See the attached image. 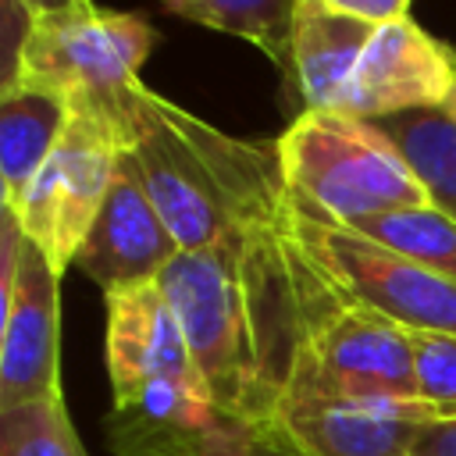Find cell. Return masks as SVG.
I'll use <instances>...</instances> for the list:
<instances>
[{
    "label": "cell",
    "instance_id": "obj_19",
    "mask_svg": "<svg viewBox=\"0 0 456 456\" xmlns=\"http://www.w3.org/2000/svg\"><path fill=\"white\" fill-rule=\"evenodd\" d=\"M0 456H89L68 417L64 392L0 410Z\"/></svg>",
    "mask_w": 456,
    "mask_h": 456
},
{
    "label": "cell",
    "instance_id": "obj_21",
    "mask_svg": "<svg viewBox=\"0 0 456 456\" xmlns=\"http://www.w3.org/2000/svg\"><path fill=\"white\" fill-rule=\"evenodd\" d=\"M36 14L21 0H0V93L14 89Z\"/></svg>",
    "mask_w": 456,
    "mask_h": 456
},
{
    "label": "cell",
    "instance_id": "obj_25",
    "mask_svg": "<svg viewBox=\"0 0 456 456\" xmlns=\"http://www.w3.org/2000/svg\"><path fill=\"white\" fill-rule=\"evenodd\" d=\"M36 18H43V14H61V11H71V7H78V4H89V0H21Z\"/></svg>",
    "mask_w": 456,
    "mask_h": 456
},
{
    "label": "cell",
    "instance_id": "obj_8",
    "mask_svg": "<svg viewBox=\"0 0 456 456\" xmlns=\"http://www.w3.org/2000/svg\"><path fill=\"white\" fill-rule=\"evenodd\" d=\"M0 410L61 392V274L25 239L0 281Z\"/></svg>",
    "mask_w": 456,
    "mask_h": 456
},
{
    "label": "cell",
    "instance_id": "obj_23",
    "mask_svg": "<svg viewBox=\"0 0 456 456\" xmlns=\"http://www.w3.org/2000/svg\"><path fill=\"white\" fill-rule=\"evenodd\" d=\"M335 14H346V18H360V21H370V25H385V21H399V18H410V0H314Z\"/></svg>",
    "mask_w": 456,
    "mask_h": 456
},
{
    "label": "cell",
    "instance_id": "obj_9",
    "mask_svg": "<svg viewBox=\"0 0 456 456\" xmlns=\"http://www.w3.org/2000/svg\"><path fill=\"white\" fill-rule=\"evenodd\" d=\"M456 82V50L431 39L410 18L374 25L367 39L338 114H353L363 121H381L410 110L445 107Z\"/></svg>",
    "mask_w": 456,
    "mask_h": 456
},
{
    "label": "cell",
    "instance_id": "obj_2",
    "mask_svg": "<svg viewBox=\"0 0 456 456\" xmlns=\"http://www.w3.org/2000/svg\"><path fill=\"white\" fill-rule=\"evenodd\" d=\"M121 157L182 253L207 249L242 228L278 224L289 210L278 139H235L146 86L128 103Z\"/></svg>",
    "mask_w": 456,
    "mask_h": 456
},
{
    "label": "cell",
    "instance_id": "obj_15",
    "mask_svg": "<svg viewBox=\"0 0 456 456\" xmlns=\"http://www.w3.org/2000/svg\"><path fill=\"white\" fill-rule=\"evenodd\" d=\"M71 121V107L39 89L0 93V182L4 203H18Z\"/></svg>",
    "mask_w": 456,
    "mask_h": 456
},
{
    "label": "cell",
    "instance_id": "obj_17",
    "mask_svg": "<svg viewBox=\"0 0 456 456\" xmlns=\"http://www.w3.org/2000/svg\"><path fill=\"white\" fill-rule=\"evenodd\" d=\"M164 11L239 36L260 46L281 71L292 64V28L299 0H160Z\"/></svg>",
    "mask_w": 456,
    "mask_h": 456
},
{
    "label": "cell",
    "instance_id": "obj_20",
    "mask_svg": "<svg viewBox=\"0 0 456 456\" xmlns=\"http://www.w3.org/2000/svg\"><path fill=\"white\" fill-rule=\"evenodd\" d=\"M413 342V378L417 399L438 413V420L456 417V335L410 331Z\"/></svg>",
    "mask_w": 456,
    "mask_h": 456
},
{
    "label": "cell",
    "instance_id": "obj_10",
    "mask_svg": "<svg viewBox=\"0 0 456 456\" xmlns=\"http://www.w3.org/2000/svg\"><path fill=\"white\" fill-rule=\"evenodd\" d=\"M107 303V331L103 356L114 403L139 395L153 381L167 378H200L182 321L157 281L128 285L103 296Z\"/></svg>",
    "mask_w": 456,
    "mask_h": 456
},
{
    "label": "cell",
    "instance_id": "obj_22",
    "mask_svg": "<svg viewBox=\"0 0 456 456\" xmlns=\"http://www.w3.org/2000/svg\"><path fill=\"white\" fill-rule=\"evenodd\" d=\"M200 456H303V452H296L271 428H249V424L228 420L224 431Z\"/></svg>",
    "mask_w": 456,
    "mask_h": 456
},
{
    "label": "cell",
    "instance_id": "obj_16",
    "mask_svg": "<svg viewBox=\"0 0 456 456\" xmlns=\"http://www.w3.org/2000/svg\"><path fill=\"white\" fill-rule=\"evenodd\" d=\"M406 157L413 178L428 192V203L456 221V121L435 110H410L374 121Z\"/></svg>",
    "mask_w": 456,
    "mask_h": 456
},
{
    "label": "cell",
    "instance_id": "obj_13",
    "mask_svg": "<svg viewBox=\"0 0 456 456\" xmlns=\"http://www.w3.org/2000/svg\"><path fill=\"white\" fill-rule=\"evenodd\" d=\"M224 424L203 378H167L110 406L107 442L114 456H200Z\"/></svg>",
    "mask_w": 456,
    "mask_h": 456
},
{
    "label": "cell",
    "instance_id": "obj_4",
    "mask_svg": "<svg viewBox=\"0 0 456 456\" xmlns=\"http://www.w3.org/2000/svg\"><path fill=\"white\" fill-rule=\"evenodd\" d=\"M278 157L289 203L331 224L349 228L360 217L428 203L399 146L353 114L303 110L281 132Z\"/></svg>",
    "mask_w": 456,
    "mask_h": 456
},
{
    "label": "cell",
    "instance_id": "obj_14",
    "mask_svg": "<svg viewBox=\"0 0 456 456\" xmlns=\"http://www.w3.org/2000/svg\"><path fill=\"white\" fill-rule=\"evenodd\" d=\"M370 36H374L370 21L335 14L314 0H299L289 71L306 110L338 114L346 82Z\"/></svg>",
    "mask_w": 456,
    "mask_h": 456
},
{
    "label": "cell",
    "instance_id": "obj_26",
    "mask_svg": "<svg viewBox=\"0 0 456 456\" xmlns=\"http://www.w3.org/2000/svg\"><path fill=\"white\" fill-rule=\"evenodd\" d=\"M442 110H445V114L456 121V82H452V93H449V100H445V107H442Z\"/></svg>",
    "mask_w": 456,
    "mask_h": 456
},
{
    "label": "cell",
    "instance_id": "obj_7",
    "mask_svg": "<svg viewBox=\"0 0 456 456\" xmlns=\"http://www.w3.org/2000/svg\"><path fill=\"white\" fill-rule=\"evenodd\" d=\"M118 128L100 114L71 110V121L39 175L28 182L18 203H7L14 207L25 239L50 260L57 274L75 264V253L118 178Z\"/></svg>",
    "mask_w": 456,
    "mask_h": 456
},
{
    "label": "cell",
    "instance_id": "obj_1",
    "mask_svg": "<svg viewBox=\"0 0 456 456\" xmlns=\"http://www.w3.org/2000/svg\"><path fill=\"white\" fill-rule=\"evenodd\" d=\"M281 221L178 253L160 274L217 410L249 428L271 424L303 335V256Z\"/></svg>",
    "mask_w": 456,
    "mask_h": 456
},
{
    "label": "cell",
    "instance_id": "obj_3",
    "mask_svg": "<svg viewBox=\"0 0 456 456\" xmlns=\"http://www.w3.org/2000/svg\"><path fill=\"white\" fill-rule=\"evenodd\" d=\"M363 399H417L410 331L346 299L303 256V335L278 410Z\"/></svg>",
    "mask_w": 456,
    "mask_h": 456
},
{
    "label": "cell",
    "instance_id": "obj_5",
    "mask_svg": "<svg viewBox=\"0 0 456 456\" xmlns=\"http://www.w3.org/2000/svg\"><path fill=\"white\" fill-rule=\"evenodd\" d=\"M150 50L153 28L146 18L107 11L89 0L71 11L36 18L14 89L53 93L71 110L107 118L125 146L128 103L142 86L139 71Z\"/></svg>",
    "mask_w": 456,
    "mask_h": 456
},
{
    "label": "cell",
    "instance_id": "obj_24",
    "mask_svg": "<svg viewBox=\"0 0 456 456\" xmlns=\"http://www.w3.org/2000/svg\"><path fill=\"white\" fill-rule=\"evenodd\" d=\"M413 456H456V417L452 420H431L417 435Z\"/></svg>",
    "mask_w": 456,
    "mask_h": 456
},
{
    "label": "cell",
    "instance_id": "obj_18",
    "mask_svg": "<svg viewBox=\"0 0 456 456\" xmlns=\"http://www.w3.org/2000/svg\"><path fill=\"white\" fill-rule=\"evenodd\" d=\"M349 228L367 235L370 242H378L399 256H410V260L456 281V221L445 217L442 210H435L431 203L360 217Z\"/></svg>",
    "mask_w": 456,
    "mask_h": 456
},
{
    "label": "cell",
    "instance_id": "obj_12",
    "mask_svg": "<svg viewBox=\"0 0 456 456\" xmlns=\"http://www.w3.org/2000/svg\"><path fill=\"white\" fill-rule=\"evenodd\" d=\"M431 420L438 413L420 399H363L281 406L264 428L303 456H413Z\"/></svg>",
    "mask_w": 456,
    "mask_h": 456
},
{
    "label": "cell",
    "instance_id": "obj_11",
    "mask_svg": "<svg viewBox=\"0 0 456 456\" xmlns=\"http://www.w3.org/2000/svg\"><path fill=\"white\" fill-rule=\"evenodd\" d=\"M178 253L182 246L175 242L160 210L121 157L103 210L96 214L86 242L75 253V267L93 278L107 296L128 285L157 281Z\"/></svg>",
    "mask_w": 456,
    "mask_h": 456
},
{
    "label": "cell",
    "instance_id": "obj_6",
    "mask_svg": "<svg viewBox=\"0 0 456 456\" xmlns=\"http://www.w3.org/2000/svg\"><path fill=\"white\" fill-rule=\"evenodd\" d=\"M285 235L353 303L395 321L406 331L456 335V281L399 256L367 235L310 217L289 203Z\"/></svg>",
    "mask_w": 456,
    "mask_h": 456
}]
</instances>
